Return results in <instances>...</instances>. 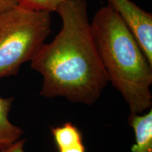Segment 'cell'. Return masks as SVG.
Wrapping results in <instances>:
<instances>
[{"label":"cell","instance_id":"cell-1","mask_svg":"<svg viewBox=\"0 0 152 152\" xmlns=\"http://www.w3.org/2000/svg\"><path fill=\"white\" fill-rule=\"evenodd\" d=\"M56 12L61 18V30L30 61L42 77L39 94L92 105L109 79L93 40L87 1L66 0Z\"/></svg>","mask_w":152,"mask_h":152},{"label":"cell","instance_id":"cell-2","mask_svg":"<svg viewBox=\"0 0 152 152\" xmlns=\"http://www.w3.org/2000/svg\"><path fill=\"white\" fill-rule=\"evenodd\" d=\"M90 27L109 82L122 95L130 114L151 109L152 65L122 19L104 6L94 14Z\"/></svg>","mask_w":152,"mask_h":152},{"label":"cell","instance_id":"cell-3","mask_svg":"<svg viewBox=\"0 0 152 152\" xmlns=\"http://www.w3.org/2000/svg\"><path fill=\"white\" fill-rule=\"evenodd\" d=\"M51 14L18 5L0 15V78L16 75L50 35Z\"/></svg>","mask_w":152,"mask_h":152},{"label":"cell","instance_id":"cell-4","mask_svg":"<svg viewBox=\"0 0 152 152\" xmlns=\"http://www.w3.org/2000/svg\"><path fill=\"white\" fill-rule=\"evenodd\" d=\"M111 7L134 35L152 65V14L131 0H108Z\"/></svg>","mask_w":152,"mask_h":152},{"label":"cell","instance_id":"cell-5","mask_svg":"<svg viewBox=\"0 0 152 152\" xmlns=\"http://www.w3.org/2000/svg\"><path fill=\"white\" fill-rule=\"evenodd\" d=\"M57 152H86L80 130L71 122L51 128Z\"/></svg>","mask_w":152,"mask_h":152},{"label":"cell","instance_id":"cell-6","mask_svg":"<svg viewBox=\"0 0 152 152\" xmlns=\"http://www.w3.org/2000/svg\"><path fill=\"white\" fill-rule=\"evenodd\" d=\"M129 125L134 133L132 152H152V109L146 113L130 114Z\"/></svg>","mask_w":152,"mask_h":152},{"label":"cell","instance_id":"cell-7","mask_svg":"<svg viewBox=\"0 0 152 152\" xmlns=\"http://www.w3.org/2000/svg\"><path fill=\"white\" fill-rule=\"evenodd\" d=\"M13 97L3 98L0 96V149L7 147L20 140L23 130L11 123L9 115L11 111Z\"/></svg>","mask_w":152,"mask_h":152},{"label":"cell","instance_id":"cell-8","mask_svg":"<svg viewBox=\"0 0 152 152\" xmlns=\"http://www.w3.org/2000/svg\"><path fill=\"white\" fill-rule=\"evenodd\" d=\"M66 0H17L18 5L35 11L56 12L59 6Z\"/></svg>","mask_w":152,"mask_h":152},{"label":"cell","instance_id":"cell-9","mask_svg":"<svg viewBox=\"0 0 152 152\" xmlns=\"http://www.w3.org/2000/svg\"><path fill=\"white\" fill-rule=\"evenodd\" d=\"M25 143H26V140L20 139L7 147L0 149V152H26L24 150Z\"/></svg>","mask_w":152,"mask_h":152},{"label":"cell","instance_id":"cell-10","mask_svg":"<svg viewBox=\"0 0 152 152\" xmlns=\"http://www.w3.org/2000/svg\"><path fill=\"white\" fill-rule=\"evenodd\" d=\"M18 5L17 0H0V15Z\"/></svg>","mask_w":152,"mask_h":152}]
</instances>
